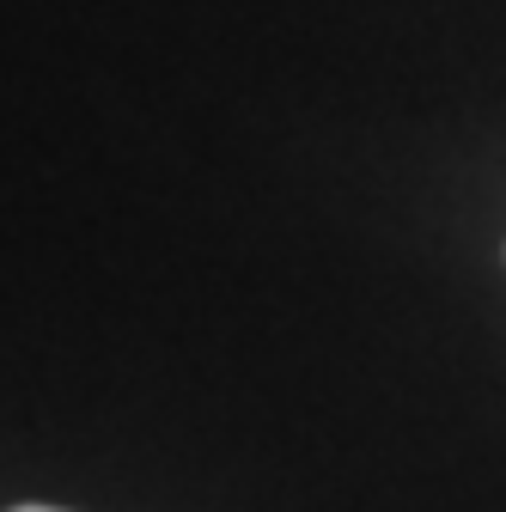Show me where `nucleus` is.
I'll return each mask as SVG.
<instances>
[{
    "label": "nucleus",
    "mask_w": 506,
    "mask_h": 512,
    "mask_svg": "<svg viewBox=\"0 0 506 512\" xmlns=\"http://www.w3.org/2000/svg\"><path fill=\"white\" fill-rule=\"evenodd\" d=\"M13 512H61V506H13Z\"/></svg>",
    "instance_id": "nucleus-1"
}]
</instances>
